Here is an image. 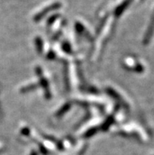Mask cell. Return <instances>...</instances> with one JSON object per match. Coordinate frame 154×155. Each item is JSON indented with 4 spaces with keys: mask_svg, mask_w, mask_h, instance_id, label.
I'll return each mask as SVG.
<instances>
[{
    "mask_svg": "<svg viewBox=\"0 0 154 155\" xmlns=\"http://www.w3.org/2000/svg\"><path fill=\"white\" fill-rule=\"evenodd\" d=\"M60 6H61V5L59 3L53 4V5H51V6H50L49 7L46 8L45 10H43V11H42L40 14H38L37 17H36V19H39V18H41L42 17H43V15H45V14H47V12H50L51 10H55V9H57V8H59Z\"/></svg>",
    "mask_w": 154,
    "mask_h": 155,
    "instance_id": "obj_1",
    "label": "cell"
},
{
    "mask_svg": "<svg viewBox=\"0 0 154 155\" xmlns=\"http://www.w3.org/2000/svg\"><path fill=\"white\" fill-rule=\"evenodd\" d=\"M133 0H125V2H123V3L121 4L120 6H119V7L117 8L116 9V14L117 15H119V14H120L124 10V9L126 7H127V6H128L129 4L131 3V2H132Z\"/></svg>",
    "mask_w": 154,
    "mask_h": 155,
    "instance_id": "obj_2",
    "label": "cell"
}]
</instances>
